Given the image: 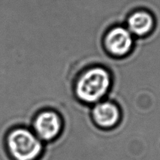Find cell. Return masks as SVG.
I'll return each instance as SVG.
<instances>
[{"label": "cell", "mask_w": 160, "mask_h": 160, "mask_svg": "<svg viewBox=\"0 0 160 160\" xmlns=\"http://www.w3.org/2000/svg\"><path fill=\"white\" fill-rule=\"evenodd\" d=\"M92 117L94 123L102 128H111L120 120V111L115 103L100 102L93 108Z\"/></svg>", "instance_id": "5b68a950"}, {"label": "cell", "mask_w": 160, "mask_h": 160, "mask_svg": "<svg viewBox=\"0 0 160 160\" xmlns=\"http://www.w3.org/2000/svg\"><path fill=\"white\" fill-rule=\"evenodd\" d=\"M111 77L108 70L93 67L85 70L77 80L75 94L78 99L86 103H97L109 91Z\"/></svg>", "instance_id": "6da1fadb"}, {"label": "cell", "mask_w": 160, "mask_h": 160, "mask_svg": "<svg viewBox=\"0 0 160 160\" xmlns=\"http://www.w3.org/2000/svg\"><path fill=\"white\" fill-rule=\"evenodd\" d=\"M6 148L11 160H39L43 145L32 131L26 128H15L6 138Z\"/></svg>", "instance_id": "7a4b0ae2"}, {"label": "cell", "mask_w": 160, "mask_h": 160, "mask_svg": "<svg viewBox=\"0 0 160 160\" xmlns=\"http://www.w3.org/2000/svg\"><path fill=\"white\" fill-rule=\"evenodd\" d=\"M104 44L106 50L111 56L122 57L128 54L133 47V34L127 28L115 27L108 31Z\"/></svg>", "instance_id": "277c9868"}, {"label": "cell", "mask_w": 160, "mask_h": 160, "mask_svg": "<svg viewBox=\"0 0 160 160\" xmlns=\"http://www.w3.org/2000/svg\"><path fill=\"white\" fill-rule=\"evenodd\" d=\"M33 128L34 133L41 141L50 142L56 138L61 133L62 120L54 111H42L36 116Z\"/></svg>", "instance_id": "3957f363"}, {"label": "cell", "mask_w": 160, "mask_h": 160, "mask_svg": "<svg viewBox=\"0 0 160 160\" xmlns=\"http://www.w3.org/2000/svg\"><path fill=\"white\" fill-rule=\"evenodd\" d=\"M155 26V19L152 12L145 9H137L130 14L127 19V29L132 34L139 37L151 33Z\"/></svg>", "instance_id": "8992f818"}]
</instances>
